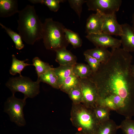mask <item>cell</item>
I'll return each instance as SVG.
<instances>
[{
	"label": "cell",
	"mask_w": 134,
	"mask_h": 134,
	"mask_svg": "<svg viewBox=\"0 0 134 134\" xmlns=\"http://www.w3.org/2000/svg\"><path fill=\"white\" fill-rule=\"evenodd\" d=\"M100 106L106 108L110 110L116 111V106L112 99L106 97L103 98H99L96 106Z\"/></svg>",
	"instance_id": "f1b7e54d"
},
{
	"label": "cell",
	"mask_w": 134,
	"mask_h": 134,
	"mask_svg": "<svg viewBox=\"0 0 134 134\" xmlns=\"http://www.w3.org/2000/svg\"><path fill=\"white\" fill-rule=\"evenodd\" d=\"M122 32L120 36L123 48L128 52H134V30L127 23L121 24Z\"/></svg>",
	"instance_id": "7c38bea8"
},
{
	"label": "cell",
	"mask_w": 134,
	"mask_h": 134,
	"mask_svg": "<svg viewBox=\"0 0 134 134\" xmlns=\"http://www.w3.org/2000/svg\"><path fill=\"white\" fill-rule=\"evenodd\" d=\"M12 63L9 70L10 74L13 75H16L18 73L19 76H22L21 72L27 66L32 65V64L25 63L28 60L27 59L24 60H20L18 59L14 54L12 56Z\"/></svg>",
	"instance_id": "d6986e66"
},
{
	"label": "cell",
	"mask_w": 134,
	"mask_h": 134,
	"mask_svg": "<svg viewBox=\"0 0 134 134\" xmlns=\"http://www.w3.org/2000/svg\"><path fill=\"white\" fill-rule=\"evenodd\" d=\"M19 11L18 1L16 0H0V17L7 18L11 17Z\"/></svg>",
	"instance_id": "4fadbf2b"
},
{
	"label": "cell",
	"mask_w": 134,
	"mask_h": 134,
	"mask_svg": "<svg viewBox=\"0 0 134 134\" xmlns=\"http://www.w3.org/2000/svg\"><path fill=\"white\" fill-rule=\"evenodd\" d=\"M56 61L60 65H74L76 63V58L66 48L61 49L56 51Z\"/></svg>",
	"instance_id": "5bb4252c"
},
{
	"label": "cell",
	"mask_w": 134,
	"mask_h": 134,
	"mask_svg": "<svg viewBox=\"0 0 134 134\" xmlns=\"http://www.w3.org/2000/svg\"><path fill=\"white\" fill-rule=\"evenodd\" d=\"M64 32L66 39L74 48L79 47L81 46L82 40L77 33L65 28Z\"/></svg>",
	"instance_id": "7402d4cb"
},
{
	"label": "cell",
	"mask_w": 134,
	"mask_h": 134,
	"mask_svg": "<svg viewBox=\"0 0 134 134\" xmlns=\"http://www.w3.org/2000/svg\"><path fill=\"white\" fill-rule=\"evenodd\" d=\"M79 85L83 97L82 103L87 107L94 108L96 106L99 98L98 91L96 84L88 77L80 78Z\"/></svg>",
	"instance_id": "52a82bcc"
},
{
	"label": "cell",
	"mask_w": 134,
	"mask_h": 134,
	"mask_svg": "<svg viewBox=\"0 0 134 134\" xmlns=\"http://www.w3.org/2000/svg\"><path fill=\"white\" fill-rule=\"evenodd\" d=\"M119 127L124 134H134V120L125 118L119 125Z\"/></svg>",
	"instance_id": "83f0119b"
},
{
	"label": "cell",
	"mask_w": 134,
	"mask_h": 134,
	"mask_svg": "<svg viewBox=\"0 0 134 134\" xmlns=\"http://www.w3.org/2000/svg\"><path fill=\"white\" fill-rule=\"evenodd\" d=\"M119 129V125L110 119L100 123L95 134H116Z\"/></svg>",
	"instance_id": "e0dca14e"
},
{
	"label": "cell",
	"mask_w": 134,
	"mask_h": 134,
	"mask_svg": "<svg viewBox=\"0 0 134 134\" xmlns=\"http://www.w3.org/2000/svg\"><path fill=\"white\" fill-rule=\"evenodd\" d=\"M32 62V65L35 67L38 77L53 67L48 63L42 61L37 57L34 58Z\"/></svg>",
	"instance_id": "cb8c5ba5"
},
{
	"label": "cell",
	"mask_w": 134,
	"mask_h": 134,
	"mask_svg": "<svg viewBox=\"0 0 134 134\" xmlns=\"http://www.w3.org/2000/svg\"><path fill=\"white\" fill-rule=\"evenodd\" d=\"M85 60L88 64L93 73L96 72L99 69L101 63L96 58L89 55L84 54Z\"/></svg>",
	"instance_id": "4dcf8cb0"
},
{
	"label": "cell",
	"mask_w": 134,
	"mask_h": 134,
	"mask_svg": "<svg viewBox=\"0 0 134 134\" xmlns=\"http://www.w3.org/2000/svg\"><path fill=\"white\" fill-rule=\"evenodd\" d=\"M84 54L96 58L101 63L106 62L109 60L111 55V52L106 48L96 47L87 50Z\"/></svg>",
	"instance_id": "9a60e30c"
},
{
	"label": "cell",
	"mask_w": 134,
	"mask_h": 134,
	"mask_svg": "<svg viewBox=\"0 0 134 134\" xmlns=\"http://www.w3.org/2000/svg\"><path fill=\"white\" fill-rule=\"evenodd\" d=\"M68 94L72 103L77 104L82 103L83 95L79 85L71 89Z\"/></svg>",
	"instance_id": "4316f807"
},
{
	"label": "cell",
	"mask_w": 134,
	"mask_h": 134,
	"mask_svg": "<svg viewBox=\"0 0 134 134\" xmlns=\"http://www.w3.org/2000/svg\"><path fill=\"white\" fill-rule=\"evenodd\" d=\"M102 15L103 18L102 32L111 35L120 36L122 32V25L118 22L115 13Z\"/></svg>",
	"instance_id": "30bf717a"
},
{
	"label": "cell",
	"mask_w": 134,
	"mask_h": 134,
	"mask_svg": "<svg viewBox=\"0 0 134 134\" xmlns=\"http://www.w3.org/2000/svg\"><path fill=\"white\" fill-rule=\"evenodd\" d=\"M65 27L61 23L51 18L46 19L43 23L42 38L46 48L55 51L66 48L69 43L66 39Z\"/></svg>",
	"instance_id": "277c9868"
},
{
	"label": "cell",
	"mask_w": 134,
	"mask_h": 134,
	"mask_svg": "<svg viewBox=\"0 0 134 134\" xmlns=\"http://www.w3.org/2000/svg\"><path fill=\"white\" fill-rule=\"evenodd\" d=\"M37 80L40 82L46 83L54 88L60 89L57 77L53 67L38 77Z\"/></svg>",
	"instance_id": "2e32d148"
},
{
	"label": "cell",
	"mask_w": 134,
	"mask_h": 134,
	"mask_svg": "<svg viewBox=\"0 0 134 134\" xmlns=\"http://www.w3.org/2000/svg\"><path fill=\"white\" fill-rule=\"evenodd\" d=\"M0 25L11 38L15 44L16 49L18 50L23 49L24 47V45L19 34L14 32L10 28L6 27L1 23H0Z\"/></svg>",
	"instance_id": "603a6c76"
},
{
	"label": "cell",
	"mask_w": 134,
	"mask_h": 134,
	"mask_svg": "<svg viewBox=\"0 0 134 134\" xmlns=\"http://www.w3.org/2000/svg\"><path fill=\"white\" fill-rule=\"evenodd\" d=\"M122 2L121 0H87L86 3L88 10L108 15L118 11Z\"/></svg>",
	"instance_id": "ba28073f"
},
{
	"label": "cell",
	"mask_w": 134,
	"mask_h": 134,
	"mask_svg": "<svg viewBox=\"0 0 134 134\" xmlns=\"http://www.w3.org/2000/svg\"><path fill=\"white\" fill-rule=\"evenodd\" d=\"M103 21L102 14L99 11L90 15L87 19L86 25V32L87 34L102 33Z\"/></svg>",
	"instance_id": "8fae6325"
},
{
	"label": "cell",
	"mask_w": 134,
	"mask_h": 134,
	"mask_svg": "<svg viewBox=\"0 0 134 134\" xmlns=\"http://www.w3.org/2000/svg\"><path fill=\"white\" fill-rule=\"evenodd\" d=\"M29 1L33 3H40L44 4L51 11L57 12L60 7V3L63 2L64 0H30Z\"/></svg>",
	"instance_id": "484cf974"
},
{
	"label": "cell",
	"mask_w": 134,
	"mask_h": 134,
	"mask_svg": "<svg viewBox=\"0 0 134 134\" xmlns=\"http://www.w3.org/2000/svg\"><path fill=\"white\" fill-rule=\"evenodd\" d=\"M40 82L38 80L33 81L26 76H19L9 78L5 85L11 91L12 94L17 92L23 94L24 98H33L40 93Z\"/></svg>",
	"instance_id": "5b68a950"
},
{
	"label": "cell",
	"mask_w": 134,
	"mask_h": 134,
	"mask_svg": "<svg viewBox=\"0 0 134 134\" xmlns=\"http://www.w3.org/2000/svg\"><path fill=\"white\" fill-rule=\"evenodd\" d=\"M93 109L96 117L100 123L110 119V110L102 106H97Z\"/></svg>",
	"instance_id": "d4e9b609"
},
{
	"label": "cell",
	"mask_w": 134,
	"mask_h": 134,
	"mask_svg": "<svg viewBox=\"0 0 134 134\" xmlns=\"http://www.w3.org/2000/svg\"><path fill=\"white\" fill-rule=\"evenodd\" d=\"M106 62L89 77L96 84L99 98L115 96L122 99L126 111L134 113V78L131 70L133 57L123 48L112 49Z\"/></svg>",
	"instance_id": "6da1fadb"
},
{
	"label": "cell",
	"mask_w": 134,
	"mask_h": 134,
	"mask_svg": "<svg viewBox=\"0 0 134 134\" xmlns=\"http://www.w3.org/2000/svg\"><path fill=\"white\" fill-rule=\"evenodd\" d=\"M80 78L74 74L66 78L60 86V89L68 94L72 89L79 85Z\"/></svg>",
	"instance_id": "44dd1931"
},
{
	"label": "cell",
	"mask_w": 134,
	"mask_h": 134,
	"mask_svg": "<svg viewBox=\"0 0 134 134\" xmlns=\"http://www.w3.org/2000/svg\"><path fill=\"white\" fill-rule=\"evenodd\" d=\"M131 70L132 74L134 78V64L131 65Z\"/></svg>",
	"instance_id": "1f68e13d"
},
{
	"label": "cell",
	"mask_w": 134,
	"mask_h": 134,
	"mask_svg": "<svg viewBox=\"0 0 134 134\" xmlns=\"http://www.w3.org/2000/svg\"><path fill=\"white\" fill-rule=\"evenodd\" d=\"M86 37L96 47L106 49L110 48L112 49L119 48L121 45L120 39L103 32L100 34H87Z\"/></svg>",
	"instance_id": "9c48e42d"
},
{
	"label": "cell",
	"mask_w": 134,
	"mask_h": 134,
	"mask_svg": "<svg viewBox=\"0 0 134 134\" xmlns=\"http://www.w3.org/2000/svg\"><path fill=\"white\" fill-rule=\"evenodd\" d=\"M18 13L17 30L22 40L33 45L42 39L43 23L37 15L34 6L27 5Z\"/></svg>",
	"instance_id": "7a4b0ae2"
},
{
	"label": "cell",
	"mask_w": 134,
	"mask_h": 134,
	"mask_svg": "<svg viewBox=\"0 0 134 134\" xmlns=\"http://www.w3.org/2000/svg\"><path fill=\"white\" fill-rule=\"evenodd\" d=\"M70 120L79 132L83 134H95L100 124L93 109L82 103H72Z\"/></svg>",
	"instance_id": "3957f363"
},
{
	"label": "cell",
	"mask_w": 134,
	"mask_h": 134,
	"mask_svg": "<svg viewBox=\"0 0 134 134\" xmlns=\"http://www.w3.org/2000/svg\"><path fill=\"white\" fill-rule=\"evenodd\" d=\"M73 74L80 78L89 77L93 73L88 65L77 63L73 67Z\"/></svg>",
	"instance_id": "ffe728a7"
},
{
	"label": "cell",
	"mask_w": 134,
	"mask_h": 134,
	"mask_svg": "<svg viewBox=\"0 0 134 134\" xmlns=\"http://www.w3.org/2000/svg\"><path fill=\"white\" fill-rule=\"evenodd\" d=\"M74 65H60L58 67L54 68V71L57 77L60 87L66 78L73 74V70Z\"/></svg>",
	"instance_id": "ac0fdd59"
},
{
	"label": "cell",
	"mask_w": 134,
	"mask_h": 134,
	"mask_svg": "<svg viewBox=\"0 0 134 134\" xmlns=\"http://www.w3.org/2000/svg\"><path fill=\"white\" fill-rule=\"evenodd\" d=\"M70 6L75 11L80 18L82 10V6L87 0H68Z\"/></svg>",
	"instance_id": "f546056e"
},
{
	"label": "cell",
	"mask_w": 134,
	"mask_h": 134,
	"mask_svg": "<svg viewBox=\"0 0 134 134\" xmlns=\"http://www.w3.org/2000/svg\"><path fill=\"white\" fill-rule=\"evenodd\" d=\"M26 99L17 98L12 94L4 104V112L8 115L11 121L19 126H24L26 124L23 111Z\"/></svg>",
	"instance_id": "8992f818"
},
{
	"label": "cell",
	"mask_w": 134,
	"mask_h": 134,
	"mask_svg": "<svg viewBox=\"0 0 134 134\" xmlns=\"http://www.w3.org/2000/svg\"><path fill=\"white\" fill-rule=\"evenodd\" d=\"M75 134H83L79 132L78 133H77Z\"/></svg>",
	"instance_id": "836d02e7"
},
{
	"label": "cell",
	"mask_w": 134,
	"mask_h": 134,
	"mask_svg": "<svg viewBox=\"0 0 134 134\" xmlns=\"http://www.w3.org/2000/svg\"><path fill=\"white\" fill-rule=\"evenodd\" d=\"M132 26L134 30V13L132 15Z\"/></svg>",
	"instance_id": "d6a6232c"
}]
</instances>
